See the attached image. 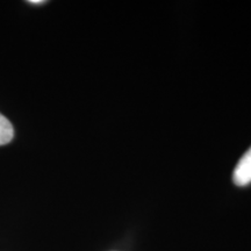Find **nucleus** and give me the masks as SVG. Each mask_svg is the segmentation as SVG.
I'll use <instances>...</instances> for the list:
<instances>
[{"instance_id":"obj_1","label":"nucleus","mask_w":251,"mask_h":251,"mask_svg":"<svg viewBox=\"0 0 251 251\" xmlns=\"http://www.w3.org/2000/svg\"><path fill=\"white\" fill-rule=\"evenodd\" d=\"M233 180L237 186H247L251 184V147L241 157L234 170Z\"/></svg>"},{"instance_id":"obj_2","label":"nucleus","mask_w":251,"mask_h":251,"mask_svg":"<svg viewBox=\"0 0 251 251\" xmlns=\"http://www.w3.org/2000/svg\"><path fill=\"white\" fill-rule=\"evenodd\" d=\"M14 136V129L11 122L4 115L0 114V146L11 142Z\"/></svg>"}]
</instances>
